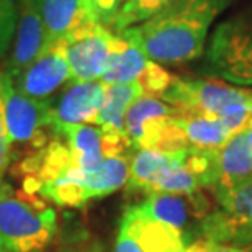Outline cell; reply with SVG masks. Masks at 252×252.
Instances as JSON below:
<instances>
[{
    "mask_svg": "<svg viewBox=\"0 0 252 252\" xmlns=\"http://www.w3.org/2000/svg\"><path fill=\"white\" fill-rule=\"evenodd\" d=\"M233 0H172L148 22L122 34L158 64L179 65L203 56L211 25Z\"/></svg>",
    "mask_w": 252,
    "mask_h": 252,
    "instance_id": "cell-1",
    "label": "cell"
},
{
    "mask_svg": "<svg viewBox=\"0 0 252 252\" xmlns=\"http://www.w3.org/2000/svg\"><path fill=\"white\" fill-rule=\"evenodd\" d=\"M180 112L216 117L231 134L252 125V87H239L218 79L175 77L162 97Z\"/></svg>",
    "mask_w": 252,
    "mask_h": 252,
    "instance_id": "cell-2",
    "label": "cell"
},
{
    "mask_svg": "<svg viewBox=\"0 0 252 252\" xmlns=\"http://www.w3.org/2000/svg\"><path fill=\"white\" fill-rule=\"evenodd\" d=\"M56 233L53 206L0 180V252H41Z\"/></svg>",
    "mask_w": 252,
    "mask_h": 252,
    "instance_id": "cell-3",
    "label": "cell"
},
{
    "mask_svg": "<svg viewBox=\"0 0 252 252\" xmlns=\"http://www.w3.org/2000/svg\"><path fill=\"white\" fill-rule=\"evenodd\" d=\"M131 154L110 156L94 169L69 165L54 177L38 184L32 195L58 206L82 208L92 200L103 198L125 187L129 175Z\"/></svg>",
    "mask_w": 252,
    "mask_h": 252,
    "instance_id": "cell-4",
    "label": "cell"
},
{
    "mask_svg": "<svg viewBox=\"0 0 252 252\" xmlns=\"http://www.w3.org/2000/svg\"><path fill=\"white\" fill-rule=\"evenodd\" d=\"M216 206L205 216L198 238L248 249L252 246V175L229 187L210 190Z\"/></svg>",
    "mask_w": 252,
    "mask_h": 252,
    "instance_id": "cell-5",
    "label": "cell"
},
{
    "mask_svg": "<svg viewBox=\"0 0 252 252\" xmlns=\"http://www.w3.org/2000/svg\"><path fill=\"white\" fill-rule=\"evenodd\" d=\"M200 72L208 79L252 87V27L228 20L211 33Z\"/></svg>",
    "mask_w": 252,
    "mask_h": 252,
    "instance_id": "cell-6",
    "label": "cell"
},
{
    "mask_svg": "<svg viewBox=\"0 0 252 252\" xmlns=\"http://www.w3.org/2000/svg\"><path fill=\"white\" fill-rule=\"evenodd\" d=\"M179 108L162 98L143 94L129 105L125 117V134L133 151H189L184 131L175 123Z\"/></svg>",
    "mask_w": 252,
    "mask_h": 252,
    "instance_id": "cell-7",
    "label": "cell"
},
{
    "mask_svg": "<svg viewBox=\"0 0 252 252\" xmlns=\"http://www.w3.org/2000/svg\"><path fill=\"white\" fill-rule=\"evenodd\" d=\"M2 95L10 144H30L39 149L51 141L48 139V131L51 133V98L39 100L23 95L3 70Z\"/></svg>",
    "mask_w": 252,
    "mask_h": 252,
    "instance_id": "cell-8",
    "label": "cell"
},
{
    "mask_svg": "<svg viewBox=\"0 0 252 252\" xmlns=\"http://www.w3.org/2000/svg\"><path fill=\"white\" fill-rule=\"evenodd\" d=\"M187 246L182 231L160 223L138 203L125 210L113 252H187Z\"/></svg>",
    "mask_w": 252,
    "mask_h": 252,
    "instance_id": "cell-9",
    "label": "cell"
},
{
    "mask_svg": "<svg viewBox=\"0 0 252 252\" xmlns=\"http://www.w3.org/2000/svg\"><path fill=\"white\" fill-rule=\"evenodd\" d=\"M175 75L149 59L141 49L117 33L108 64L102 74L103 84L138 82L146 95L162 97L172 85Z\"/></svg>",
    "mask_w": 252,
    "mask_h": 252,
    "instance_id": "cell-10",
    "label": "cell"
},
{
    "mask_svg": "<svg viewBox=\"0 0 252 252\" xmlns=\"http://www.w3.org/2000/svg\"><path fill=\"white\" fill-rule=\"evenodd\" d=\"M115 36L117 33L112 30L87 20L61 39L72 82H92L102 79L112 54Z\"/></svg>",
    "mask_w": 252,
    "mask_h": 252,
    "instance_id": "cell-11",
    "label": "cell"
},
{
    "mask_svg": "<svg viewBox=\"0 0 252 252\" xmlns=\"http://www.w3.org/2000/svg\"><path fill=\"white\" fill-rule=\"evenodd\" d=\"M139 205L160 223L182 231L189 243L198 238L201 221L213 210V201L201 190L190 195L149 193Z\"/></svg>",
    "mask_w": 252,
    "mask_h": 252,
    "instance_id": "cell-12",
    "label": "cell"
},
{
    "mask_svg": "<svg viewBox=\"0 0 252 252\" xmlns=\"http://www.w3.org/2000/svg\"><path fill=\"white\" fill-rule=\"evenodd\" d=\"M105 85L102 80L67 82L56 100H51V133L58 138L74 125H94L103 105Z\"/></svg>",
    "mask_w": 252,
    "mask_h": 252,
    "instance_id": "cell-13",
    "label": "cell"
},
{
    "mask_svg": "<svg viewBox=\"0 0 252 252\" xmlns=\"http://www.w3.org/2000/svg\"><path fill=\"white\" fill-rule=\"evenodd\" d=\"M18 92L28 97L46 100L51 95L70 82V70L63 41L46 44L39 56L12 79Z\"/></svg>",
    "mask_w": 252,
    "mask_h": 252,
    "instance_id": "cell-14",
    "label": "cell"
},
{
    "mask_svg": "<svg viewBox=\"0 0 252 252\" xmlns=\"http://www.w3.org/2000/svg\"><path fill=\"white\" fill-rule=\"evenodd\" d=\"M18 5V23L13 38V48L3 72L10 79L28 67L44 48V28L39 15L38 0H23Z\"/></svg>",
    "mask_w": 252,
    "mask_h": 252,
    "instance_id": "cell-15",
    "label": "cell"
},
{
    "mask_svg": "<svg viewBox=\"0 0 252 252\" xmlns=\"http://www.w3.org/2000/svg\"><path fill=\"white\" fill-rule=\"evenodd\" d=\"M191 151V149H190ZM190 151H158L139 149L131 154L129 175L126 182L128 193H146L153 190L154 184L187 160Z\"/></svg>",
    "mask_w": 252,
    "mask_h": 252,
    "instance_id": "cell-16",
    "label": "cell"
},
{
    "mask_svg": "<svg viewBox=\"0 0 252 252\" xmlns=\"http://www.w3.org/2000/svg\"><path fill=\"white\" fill-rule=\"evenodd\" d=\"M252 175V148L246 131L233 134L215 149V184L210 190L229 187Z\"/></svg>",
    "mask_w": 252,
    "mask_h": 252,
    "instance_id": "cell-17",
    "label": "cell"
},
{
    "mask_svg": "<svg viewBox=\"0 0 252 252\" xmlns=\"http://www.w3.org/2000/svg\"><path fill=\"white\" fill-rule=\"evenodd\" d=\"M38 5L44 28V46L61 41L89 20L82 0H38Z\"/></svg>",
    "mask_w": 252,
    "mask_h": 252,
    "instance_id": "cell-18",
    "label": "cell"
},
{
    "mask_svg": "<svg viewBox=\"0 0 252 252\" xmlns=\"http://www.w3.org/2000/svg\"><path fill=\"white\" fill-rule=\"evenodd\" d=\"M103 105L95 120V126L113 136L125 134V117L129 105L143 95V87L138 82L129 84H105Z\"/></svg>",
    "mask_w": 252,
    "mask_h": 252,
    "instance_id": "cell-19",
    "label": "cell"
},
{
    "mask_svg": "<svg viewBox=\"0 0 252 252\" xmlns=\"http://www.w3.org/2000/svg\"><path fill=\"white\" fill-rule=\"evenodd\" d=\"M175 123L184 131L189 148L196 151L220 149L233 136L221 120L205 113L180 112Z\"/></svg>",
    "mask_w": 252,
    "mask_h": 252,
    "instance_id": "cell-20",
    "label": "cell"
},
{
    "mask_svg": "<svg viewBox=\"0 0 252 252\" xmlns=\"http://www.w3.org/2000/svg\"><path fill=\"white\" fill-rule=\"evenodd\" d=\"M172 0H126L122 12L118 15L117 25H115V33H120L123 30L148 22L154 15L167 7Z\"/></svg>",
    "mask_w": 252,
    "mask_h": 252,
    "instance_id": "cell-21",
    "label": "cell"
},
{
    "mask_svg": "<svg viewBox=\"0 0 252 252\" xmlns=\"http://www.w3.org/2000/svg\"><path fill=\"white\" fill-rule=\"evenodd\" d=\"M125 2L126 0H82V5L89 20L113 32Z\"/></svg>",
    "mask_w": 252,
    "mask_h": 252,
    "instance_id": "cell-22",
    "label": "cell"
},
{
    "mask_svg": "<svg viewBox=\"0 0 252 252\" xmlns=\"http://www.w3.org/2000/svg\"><path fill=\"white\" fill-rule=\"evenodd\" d=\"M18 23L17 0H0V59L12 46Z\"/></svg>",
    "mask_w": 252,
    "mask_h": 252,
    "instance_id": "cell-23",
    "label": "cell"
},
{
    "mask_svg": "<svg viewBox=\"0 0 252 252\" xmlns=\"http://www.w3.org/2000/svg\"><path fill=\"white\" fill-rule=\"evenodd\" d=\"M12 164V144H10L7 125H5L3 95H2V70H0V180Z\"/></svg>",
    "mask_w": 252,
    "mask_h": 252,
    "instance_id": "cell-24",
    "label": "cell"
},
{
    "mask_svg": "<svg viewBox=\"0 0 252 252\" xmlns=\"http://www.w3.org/2000/svg\"><path fill=\"white\" fill-rule=\"evenodd\" d=\"M187 252H249L248 249L233 248V246L216 244L205 238H196L187 246Z\"/></svg>",
    "mask_w": 252,
    "mask_h": 252,
    "instance_id": "cell-25",
    "label": "cell"
},
{
    "mask_svg": "<svg viewBox=\"0 0 252 252\" xmlns=\"http://www.w3.org/2000/svg\"><path fill=\"white\" fill-rule=\"evenodd\" d=\"M74 252H108V251L100 241H90V243L80 246V248L75 249Z\"/></svg>",
    "mask_w": 252,
    "mask_h": 252,
    "instance_id": "cell-26",
    "label": "cell"
},
{
    "mask_svg": "<svg viewBox=\"0 0 252 252\" xmlns=\"http://www.w3.org/2000/svg\"><path fill=\"white\" fill-rule=\"evenodd\" d=\"M246 134H248L249 144H251V148H252V125L249 126V128H248V129H246Z\"/></svg>",
    "mask_w": 252,
    "mask_h": 252,
    "instance_id": "cell-27",
    "label": "cell"
},
{
    "mask_svg": "<svg viewBox=\"0 0 252 252\" xmlns=\"http://www.w3.org/2000/svg\"><path fill=\"white\" fill-rule=\"evenodd\" d=\"M20 2H23V0H17V3H20Z\"/></svg>",
    "mask_w": 252,
    "mask_h": 252,
    "instance_id": "cell-28",
    "label": "cell"
},
{
    "mask_svg": "<svg viewBox=\"0 0 252 252\" xmlns=\"http://www.w3.org/2000/svg\"><path fill=\"white\" fill-rule=\"evenodd\" d=\"M249 252H252V246H251V248H249Z\"/></svg>",
    "mask_w": 252,
    "mask_h": 252,
    "instance_id": "cell-29",
    "label": "cell"
}]
</instances>
